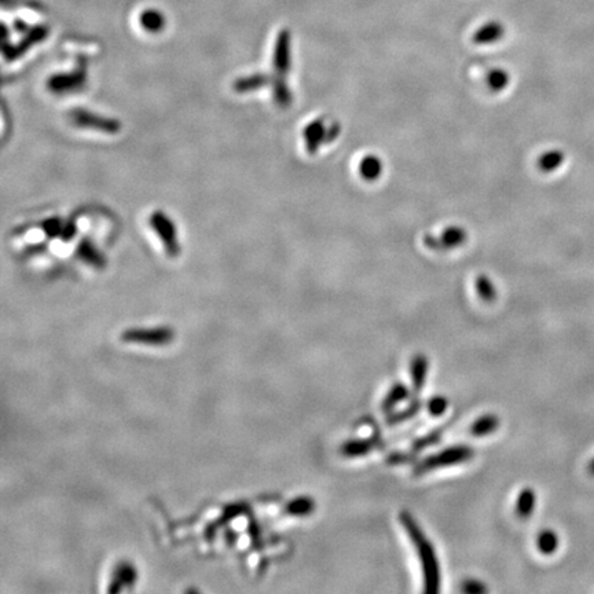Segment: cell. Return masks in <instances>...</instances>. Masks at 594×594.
<instances>
[{"label": "cell", "instance_id": "obj_1", "mask_svg": "<svg viewBox=\"0 0 594 594\" xmlns=\"http://www.w3.org/2000/svg\"><path fill=\"white\" fill-rule=\"evenodd\" d=\"M399 519L421 560L425 593H437L440 591V567L432 544L409 512H402Z\"/></svg>", "mask_w": 594, "mask_h": 594}, {"label": "cell", "instance_id": "obj_26", "mask_svg": "<svg viewBox=\"0 0 594 594\" xmlns=\"http://www.w3.org/2000/svg\"><path fill=\"white\" fill-rule=\"evenodd\" d=\"M487 83L490 85V88L493 91H502L505 89V87L509 85V75L508 72L502 71V69H495L488 75Z\"/></svg>", "mask_w": 594, "mask_h": 594}, {"label": "cell", "instance_id": "obj_27", "mask_svg": "<svg viewBox=\"0 0 594 594\" xmlns=\"http://www.w3.org/2000/svg\"><path fill=\"white\" fill-rule=\"evenodd\" d=\"M42 226L47 237L55 238V237H61L65 224L61 222L59 217H50L43 222Z\"/></svg>", "mask_w": 594, "mask_h": 594}, {"label": "cell", "instance_id": "obj_3", "mask_svg": "<svg viewBox=\"0 0 594 594\" xmlns=\"http://www.w3.org/2000/svg\"><path fill=\"white\" fill-rule=\"evenodd\" d=\"M150 227L154 230L157 237L160 238L164 249L171 257H176L180 254V245L178 240V233L173 222L170 216L161 211L152 213L149 217Z\"/></svg>", "mask_w": 594, "mask_h": 594}, {"label": "cell", "instance_id": "obj_13", "mask_svg": "<svg viewBox=\"0 0 594 594\" xmlns=\"http://www.w3.org/2000/svg\"><path fill=\"white\" fill-rule=\"evenodd\" d=\"M139 24H140V27L145 31L152 32V34H157V32H160L164 28L166 18H164V15L159 10L147 8V10H145V11L140 13V15H139Z\"/></svg>", "mask_w": 594, "mask_h": 594}, {"label": "cell", "instance_id": "obj_5", "mask_svg": "<svg viewBox=\"0 0 594 594\" xmlns=\"http://www.w3.org/2000/svg\"><path fill=\"white\" fill-rule=\"evenodd\" d=\"M467 240V231L461 227L453 226L446 229L440 237L426 236L424 238L425 245L432 251H446L453 249L463 245Z\"/></svg>", "mask_w": 594, "mask_h": 594}, {"label": "cell", "instance_id": "obj_32", "mask_svg": "<svg viewBox=\"0 0 594 594\" xmlns=\"http://www.w3.org/2000/svg\"><path fill=\"white\" fill-rule=\"evenodd\" d=\"M588 472L594 476V458L589 463V465H588Z\"/></svg>", "mask_w": 594, "mask_h": 594}, {"label": "cell", "instance_id": "obj_4", "mask_svg": "<svg viewBox=\"0 0 594 594\" xmlns=\"http://www.w3.org/2000/svg\"><path fill=\"white\" fill-rule=\"evenodd\" d=\"M69 119L72 124H75L76 127L95 129L109 135H115L122 129V124L119 120L108 117V116L96 115L85 109H73L69 113Z\"/></svg>", "mask_w": 594, "mask_h": 594}, {"label": "cell", "instance_id": "obj_10", "mask_svg": "<svg viewBox=\"0 0 594 594\" xmlns=\"http://www.w3.org/2000/svg\"><path fill=\"white\" fill-rule=\"evenodd\" d=\"M379 440L376 437H369V439H355V440H348L341 446V454L344 457L348 458H356V457H362V456H368L376 446H377Z\"/></svg>", "mask_w": 594, "mask_h": 594}, {"label": "cell", "instance_id": "obj_18", "mask_svg": "<svg viewBox=\"0 0 594 594\" xmlns=\"http://www.w3.org/2000/svg\"><path fill=\"white\" fill-rule=\"evenodd\" d=\"M273 94H274L275 102L281 108H289L294 102L292 91L289 89V85L284 76H275L273 79Z\"/></svg>", "mask_w": 594, "mask_h": 594}, {"label": "cell", "instance_id": "obj_25", "mask_svg": "<svg viewBox=\"0 0 594 594\" xmlns=\"http://www.w3.org/2000/svg\"><path fill=\"white\" fill-rule=\"evenodd\" d=\"M420 409H421V402L416 400V402H413V403H412L407 409H405L403 412H399V413H391V416L388 417L386 423L389 425L400 424V423H403V421H406V420H409V419L414 417V416L420 412Z\"/></svg>", "mask_w": 594, "mask_h": 594}, {"label": "cell", "instance_id": "obj_30", "mask_svg": "<svg viewBox=\"0 0 594 594\" xmlns=\"http://www.w3.org/2000/svg\"><path fill=\"white\" fill-rule=\"evenodd\" d=\"M461 589H463V592H464V593L468 594L486 593V592H487L486 585H484V584H481L480 581H476V579H469V581H465Z\"/></svg>", "mask_w": 594, "mask_h": 594}, {"label": "cell", "instance_id": "obj_16", "mask_svg": "<svg viewBox=\"0 0 594 594\" xmlns=\"http://www.w3.org/2000/svg\"><path fill=\"white\" fill-rule=\"evenodd\" d=\"M410 372H412L413 388L416 392H420L424 386L426 373H428V359L425 355L419 354L413 358L410 365Z\"/></svg>", "mask_w": 594, "mask_h": 594}, {"label": "cell", "instance_id": "obj_12", "mask_svg": "<svg viewBox=\"0 0 594 594\" xmlns=\"http://www.w3.org/2000/svg\"><path fill=\"white\" fill-rule=\"evenodd\" d=\"M409 398V388L403 382H396L391 386L385 398L382 399V410L384 413L391 414L395 407Z\"/></svg>", "mask_w": 594, "mask_h": 594}, {"label": "cell", "instance_id": "obj_22", "mask_svg": "<svg viewBox=\"0 0 594 594\" xmlns=\"http://www.w3.org/2000/svg\"><path fill=\"white\" fill-rule=\"evenodd\" d=\"M502 27L500 24H488L477 31L475 35V43L477 44H487V43L497 42L502 36Z\"/></svg>", "mask_w": 594, "mask_h": 594}, {"label": "cell", "instance_id": "obj_11", "mask_svg": "<svg viewBox=\"0 0 594 594\" xmlns=\"http://www.w3.org/2000/svg\"><path fill=\"white\" fill-rule=\"evenodd\" d=\"M76 255L80 260H83L85 263L91 266V267H94V268H105V266H106L105 256L102 255L96 249V247L87 238L79 242L78 249H76Z\"/></svg>", "mask_w": 594, "mask_h": 594}, {"label": "cell", "instance_id": "obj_21", "mask_svg": "<svg viewBox=\"0 0 594 594\" xmlns=\"http://www.w3.org/2000/svg\"><path fill=\"white\" fill-rule=\"evenodd\" d=\"M564 159V153L560 150L546 152L538 159V168L542 172H553L563 166Z\"/></svg>", "mask_w": 594, "mask_h": 594}, {"label": "cell", "instance_id": "obj_7", "mask_svg": "<svg viewBox=\"0 0 594 594\" xmlns=\"http://www.w3.org/2000/svg\"><path fill=\"white\" fill-rule=\"evenodd\" d=\"M48 35V28L47 27H36L32 31H29L24 39H21L18 44L15 45H8L4 44L3 45V54L4 58L7 61H13L17 59L18 57H21L22 54H25L29 48H32L36 43L42 42L43 39H45Z\"/></svg>", "mask_w": 594, "mask_h": 594}, {"label": "cell", "instance_id": "obj_15", "mask_svg": "<svg viewBox=\"0 0 594 594\" xmlns=\"http://www.w3.org/2000/svg\"><path fill=\"white\" fill-rule=\"evenodd\" d=\"M535 491L533 488H523L516 500V514L520 519H528L535 509Z\"/></svg>", "mask_w": 594, "mask_h": 594}, {"label": "cell", "instance_id": "obj_31", "mask_svg": "<svg viewBox=\"0 0 594 594\" xmlns=\"http://www.w3.org/2000/svg\"><path fill=\"white\" fill-rule=\"evenodd\" d=\"M76 231H78V229H76V224L73 223V222H68V223H65V226H64V231H62V234H61V238L64 240V241H71V240H73V237L76 236Z\"/></svg>", "mask_w": 594, "mask_h": 594}, {"label": "cell", "instance_id": "obj_23", "mask_svg": "<svg viewBox=\"0 0 594 594\" xmlns=\"http://www.w3.org/2000/svg\"><path fill=\"white\" fill-rule=\"evenodd\" d=\"M476 291H477L480 298L486 303H491L497 297V289H495L494 284L486 275H480L476 280Z\"/></svg>", "mask_w": 594, "mask_h": 594}, {"label": "cell", "instance_id": "obj_19", "mask_svg": "<svg viewBox=\"0 0 594 594\" xmlns=\"http://www.w3.org/2000/svg\"><path fill=\"white\" fill-rule=\"evenodd\" d=\"M382 172V164L379 157L368 156L359 164V173L365 180L373 182L380 178Z\"/></svg>", "mask_w": 594, "mask_h": 594}, {"label": "cell", "instance_id": "obj_2", "mask_svg": "<svg viewBox=\"0 0 594 594\" xmlns=\"http://www.w3.org/2000/svg\"><path fill=\"white\" fill-rule=\"evenodd\" d=\"M475 457V450L469 446H453L442 450L437 454L429 456L420 461L414 467V475H424L429 470H435L439 468L453 467L458 464H464Z\"/></svg>", "mask_w": 594, "mask_h": 594}, {"label": "cell", "instance_id": "obj_6", "mask_svg": "<svg viewBox=\"0 0 594 594\" xmlns=\"http://www.w3.org/2000/svg\"><path fill=\"white\" fill-rule=\"evenodd\" d=\"M291 58V34L288 29H284L280 32L274 47L273 65L277 76L285 78L289 73Z\"/></svg>", "mask_w": 594, "mask_h": 594}, {"label": "cell", "instance_id": "obj_24", "mask_svg": "<svg viewBox=\"0 0 594 594\" xmlns=\"http://www.w3.org/2000/svg\"><path fill=\"white\" fill-rule=\"evenodd\" d=\"M314 509H315V502L310 497L296 498L287 507L288 513L295 514V516H305V514L312 513Z\"/></svg>", "mask_w": 594, "mask_h": 594}, {"label": "cell", "instance_id": "obj_8", "mask_svg": "<svg viewBox=\"0 0 594 594\" xmlns=\"http://www.w3.org/2000/svg\"><path fill=\"white\" fill-rule=\"evenodd\" d=\"M85 69L80 68L76 69L73 72L69 73H58V75H52L48 80H47V88L51 92H68V91H73L80 88L85 83Z\"/></svg>", "mask_w": 594, "mask_h": 594}, {"label": "cell", "instance_id": "obj_28", "mask_svg": "<svg viewBox=\"0 0 594 594\" xmlns=\"http://www.w3.org/2000/svg\"><path fill=\"white\" fill-rule=\"evenodd\" d=\"M449 407V400L444 396H433L429 402H428V412L430 413V416L433 417H440L446 413Z\"/></svg>", "mask_w": 594, "mask_h": 594}, {"label": "cell", "instance_id": "obj_29", "mask_svg": "<svg viewBox=\"0 0 594 594\" xmlns=\"http://www.w3.org/2000/svg\"><path fill=\"white\" fill-rule=\"evenodd\" d=\"M440 436H442V432H440V430H433V432H430V433L425 435V436L420 437V439H417V440L413 443V450H414V451H419V450H423V449H426V447H429V446L436 444V443L440 440Z\"/></svg>", "mask_w": 594, "mask_h": 594}, {"label": "cell", "instance_id": "obj_17", "mask_svg": "<svg viewBox=\"0 0 594 594\" xmlns=\"http://www.w3.org/2000/svg\"><path fill=\"white\" fill-rule=\"evenodd\" d=\"M500 426V419L494 414H486L479 417L473 424L470 425V433L476 437L487 436L495 432Z\"/></svg>", "mask_w": 594, "mask_h": 594}, {"label": "cell", "instance_id": "obj_14", "mask_svg": "<svg viewBox=\"0 0 594 594\" xmlns=\"http://www.w3.org/2000/svg\"><path fill=\"white\" fill-rule=\"evenodd\" d=\"M270 85V78L263 73H255L245 78H240L234 82L233 88L238 94H247L251 91H256L264 85Z\"/></svg>", "mask_w": 594, "mask_h": 594}, {"label": "cell", "instance_id": "obj_20", "mask_svg": "<svg viewBox=\"0 0 594 594\" xmlns=\"http://www.w3.org/2000/svg\"><path fill=\"white\" fill-rule=\"evenodd\" d=\"M560 541L557 534L552 530H544L537 538V548L542 554H553L558 549Z\"/></svg>", "mask_w": 594, "mask_h": 594}, {"label": "cell", "instance_id": "obj_9", "mask_svg": "<svg viewBox=\"0 0 594 594\" xmlns=\"http://www.w3.org/2000/svg\"><path fill=\"white\" fill-rule=\"evenodd\" d=\"M328 128L325 127L324 120H315L310 123L303 131V138L305 143V149L314 154L318 152L322 143H326Z\"/></svg>", "mask_w": 594, "mask_h": 594}]
</instances>
